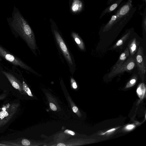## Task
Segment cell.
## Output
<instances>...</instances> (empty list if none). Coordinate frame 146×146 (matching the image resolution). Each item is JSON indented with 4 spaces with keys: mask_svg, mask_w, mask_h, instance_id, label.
<instances>
[{
    "mask_svg": "<svg viewBox=\"0 0 146 146\" xmlns=\"http://www.w3.org/2000/svg\"><path fill=\"white\" fill-rule=\"evenodd\" d=\"M7 19L14 36L20 37L36 54V45L34 32L28 22L15 6H14L11 17H7Z\"/></svg>",
    "mask_w": 146,
    "mask_h": 146,
    "instance_id": "1",
    "label": "cell"
},
{
    "mask_svg": "<svg viewBox=\"0 0 146 146\" xmlns=\"http://www.w3.org/2000/svg\"><path fill=\"white\" fill-rule=\"evenodd\" d=\"M132 1L128 0L119 6L109 21L102 27L103 32L111 29H119L128 23L137 10L136 7H133Z\"/></svg>",
    "mask_w": 146,
    "mask_h": 146,
    "instance_id": "2",
    "label": "cell"
},
{
    "mask_svg": "<svg viewBox=\"0 0 146 146\" xmlns=\"http://www.w3.org/2000/svg\"><path fill=\"white\" fill-rule=\"evenodd\" d=\"M0 56L13 65L19 66L24 70L33 73H36L21 59L10 52L1 45H0Z\"/></svg>",
    "mask_w": 146,
    "mask_h": 146,
    "instance_id": "3",
    "label": "cell"
},
{
    "mask_svg": "<svg viewBox=\"0 0 146 146\" xmlns=\"http://www.w3.org/2000/svg\"><path fill=\"white\" fill-rule=\"evenodd\" d=\"M135 59L133 58H129L121 65L111 71L108 74V76L112 77L125 71H130L135 67Z\"/></svg>",
    "mask_w": 146,
    "mask_h": 146,
    "instance_id": "4",
    "label": "cell"
},
{
    "mask_svg": "<svg viewBox=\"0 0 146 146\" xmlns=\"http://www.w3.org/2000/svg\"><path fill=\"white\" fill-rule=\"evenodd\" d=\"M135 60L139 75L142 79H144L146 68L144 62L143 49L142 46L139 47L136 54Z\"/></svg>",
    "mask_w": 146,
    "mask_h": 146,
    "instance_id": "5",
    "label": "cell"
},
{
    "mask_svg": "<svg viewBox=\"0 0 146 146\" xmlns=\"http://www.w3.org/2000/svg\"><path fill=\"white\" fill-rule=\"evenodd\" d=\"M54 36L61 51L68 62L73 64V62L67 46L60 34L55 30H54Z\"/></svg>",
    "mask_w": 146,
    "mask_h": 146,
    "instance_id": "6",
    "label": "cell"
},
{
    "mask_svg": "<svg viewBox=\"0 0 146 146\" xmlns=\"http://www.w3.org/2000/svg\"><path fill=\"white\" fill-rule=\"evenodd\" d=\"M84 4L81 0H73L70 7L71 12L77 14L82 12L84 9Z\"/></svg>",
    "mask_w": 146,
    "mask_h": 146,
    "instance_id": "7",
    "label": "cell"
},
{
    "mask_svg": "<svg viewBox=\"0 0 146 146\" xmlns=\"http://www.w3.org/2000/svg\"><path fill=\"white\" fill-rule=\"evenodd\" d=\"M123 0H115L114 2L110 4L102 12L100 17V19L107 13H110L114 11L120 5Z\"/></svg>",
    "mask_w": 146,
    "mask_h": 146,
    "instance_id": "8",
    "label": "cell"
},
{
    "mask_svg": "<svg viewBox=\"0 0 146 146\" xmlns=\"http://www.w3.org/2000/svg\"><path fill=\"white\" fill-rule=\"evenodd\" d=\"M129 54V49L127 47L120 55L118 60L113 67L111 71L114 70L122 64L125 61Z\"/></svg>",
    "mask_w": 146,
    "mask_h": 146,
    "instance_id": "9",
    "label": "cell"
},
{
    "mask_svg": "<svg viewBox=\"0 0 146 146\" xmlns=\"http://www.w3.org/2000/svg\"><path fill=\"white\" fill-rule=\"evenodd\" d=\"M1 72L7 78L13 87L17 89L20 88V85L18 81L13 74L5 71H2Z\"/></svg>",
    "mask_w": 146,
    "mask_h": 146,
    "instance_id": "10",
    "label": "cell"
},
{
    "mask_svg": "<svg viewBox=\"0 0 146 146\" xmlns=\"http://www.w3.org/2000/svg\"><path fill=\"white\" fill-rule=\"evenodd\" d=\"M72 35L80 48L82 50H84L85 48L84 43L78 35L74 32L72 33Z\"/></svg>",
    "mask_w": 146,
    "mask_h": 146,
    "instance_id": "11",
    "label": "cell"
},
{
    "mask_svg": "<svg viewBox=\"0 0 146 146\" xmlns=\"http://www.w3.org/2000/svg\"><path fill=\"white\" fill-rule=\"evenodd\" d=\"M131 31H129L125 35L122 37L116 42L113 47V49H115L122 46L129 37Z\"/></svg>",
    "mask_w": 146,
    "mask_h": 146,
    "instance_id": "12",
    "label": "cell"
},
{
    "mask_svg": "<svg viewBox=\"0 0 146 146\" xmlns=\"http://www.w3.org/2000/svg\"><path fill=\"white\" fill-rule=\"evenodd\" d=\"M137 42L135 38H133L130 42L128 45V49L130 55L132 56L137 51Z\"/></svg>",
    "mask_w": 146,
    "mask_h": 146,
    "instance_id": "13",
    "label": "cell"
},
{
    "mask_svg": "<svg viewBox=\"0 0 146 146\" xmlns=\"http://www.w3.org/2000/svg\"><path fill=\"white\" fill-rule=\"evenodd\" d=\"M145 90V86L144 83H141L139 85L136 91L138 96L140 99H142L143 98Z\"/></svg>",
    "mask_w": 146,
    "mask_h": 146,
    "instance_id": "14",
    "label": "cell"
},
{
    "mask_svg": "<svg viewBox=\"0 0 146 146\" xmlns=\"http://www.w3.org/2000/svg\"><path fill=\"white\" fill-rule=\"evenodd\" d=\"M23 85L24 90L29 95L32 96L33 95L32 94L30 89L24 81L23 82Z\"/></svg>",
    "mask_w": 146,
    "mask_h": 146,
    "instance_id": "15",
    "label": "cell"
},
{
    "mask_svg": "<svg viewBox=\"0 0 146 146\" xmlns=\"http://www.w3.org/2000/svg\"><path fill=\"white\" fill-rule=\"evenodd\" d=\"M136 77L135 76L134 78L132 79L127 84V87H131L136 82Z\"/></svg>",
    "mask_w": 146,
    "mask_h": 146,
    "instance_id": "16",
    "label": "cell"
},
{
    "mask_svg": "<svg viewBox=\"0 0 146 146\" xmlns=\"http://www.w3.org/2000/svg\"><path fill=\"white\" fill-rule=\"evenodd\" d=\"M8 115V113L6 111H4L0 112V118H3L5 117H7Z\"/></svg>",
    "mask_w": 146,
    "mask_h": 146,
    "instance_id": "17",
    "label": "cell"
},
{
    "mask_svg": "<svg viewBox=\"0 0 146 146\" xmlns=\"http://www.w3.org/2000/svg\"><path fill=\"white\" fill-rule=\"evenodd\" d=\"M71 82L72 86L73 88L75 89H76L77 87V86L75 81L73 78L71 79Z\"/></svg>",
    "mask_w": 146,
    "mask_h": 146,
    "instance_id": "18",
    "label": "cell"
},
{
    "mask_svg": "<svg viewBox=\"0 0 146 146\" xmlns=\"http://www.w3.org/2000/svg\"><path fill=\"white\" fill-rule=\"evenodd\" d=\"M22 144L24 145L28 146L30 145V141L27 139H24L22 140Z\"/></svg>",
    "mask_w": 146,
    "mask_h": 146,
    "instance_id": "19",
    "label": "cell"
},
{
    "mask_svg": "<svg viewBox=\"0 0 146 146\" xmlns=\"http://www.w3.org/2000/svg\"><path fill=\"white\" fill-rule=\"evenodd\" d=\"M50 106L51 109L54 111H56L57 110V108L55 105L52 103L50 104Z\"/></svg>",
    "mask_w": 146,
    "mask_h": 146,
    "instance_id": "20",
    "label": "cell"
},
{
    "mask_svg": "<svg viewBox=\"0 0 146 146\" xmlns=\"http://www.w3.org/2000/svg\"><path fill=\"white\" fill-rule=\"evenodd\" d=\"M135 127V126L133 125L130 124L126 126L125 127V128L127 130H130L133 128Z\"/></svg>",
    "mask_w": 146,
    "mask_h": 146,
    "instance_id": "21",
    "label": "cell"
},
{
    "mask_svg": "<svg viewBox=\"0 0 146 146\" xmlns=\"http://www.w3.org/2000/svg\"><path fill=\"white\" fill-rule=\"evenodd\" d=\"M72 109L73 112L75 113H76L78 110V108L76 106L73 107Z\"/></svg>",
    "mask_w": 146,
    "mask_h": 146,
    "instance_id": "22",
    "label": "cell"
},
{
    "mask_svg": "<svg viewBox=\"0 0 146 146\" xmlns=\"http://www.w3.org/2000/svg\"><path fill=\"white\" fill-rule=\"evenodd\" d=\"M65 131H67V132L72 135H74L75 134V133L71 131L70 130H66Z\"/></svg>",
    "mask_w": 146,
    "mask_h": 146,
    "instance_id": "23",
    "label": "cell"
},
{
    "mask_svg": "<svg viewBox=\"0 0 146 146\" xmlns=\"http://www.w3.org/2000/svg\"><path fill=\"white\" fill-rule=\"evenodd\" d=\"M115 129H116L115 128L112 129H110V130H108V131H106V132H105L104 133L102 134V135H104V134H106V133H107V132H110L113 131L115 130Z\"/></svg>",
    "mask_w": 146,
    "mask_h": 146,
    "instance_id": "24",
    "label": "cell"
},
{
    "mask_svg": "<svg viewBox=\"0 0 146 146\" xmlns=\"http://www.w3.org/2000/svg\"><path fill=\"white\" fill-rule=\"evenodd\" d=\"M115 0H108L107 1V5H109L114 2Z\"/></svg>",
    "mask_w": 146,
    "mask_h": 146,
    "instance_id": "25",
    "label": "cell"
},
{
    "mask_svg": "<svg viewBox=\"0 0 146 146\" xmlns=\"http://www.w3.org/2000/svg\"><path fill=\"white\" fill-rule=\"evenodd\" d=\"M57 146H66V145L64 144L63 143H59L58 144Z\"/></svg>",
    "mask_w": 146,
    "mask_h": 146,
    "instance_id": "26",
    "label": "cell"
},
{
    "mask_svg": "<svg viewBox=\"0 0 146 146\" xmlns=\"http://www.w3.org/2000/svg\"><path fill=\"white\" fill-rule=\"evenodd\" d=\"M4 111H5V108H3L2 109Z\"/></svg>",
    "mask_w": 146,
    "mask_h": 146,
    "instance_id": "27",
    "label": "cell"
},
{
    "mask_svg": "<svg viewBox=\"0 0 146 146\" xmlns=\"http://www.w3.org/2000/svg\"></svg>",
    "mask_w": 146,
    "mask_h": 146,
    "instance_id": "28",
    "label": "cell"
},
{
    "mask_svg": "<svg viewBox=\"0 0 146 146\" xmlns=\"http://www.w3.org/2000/svg\"></svg>",
    "mask_w": 146,
    "mask_h": 146,
    "instance_id": "29",
    "label": "cell"
}]
</instances>
